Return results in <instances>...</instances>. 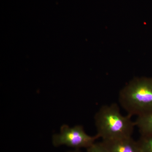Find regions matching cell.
<instances>
[{
  "label": "cell",
  "instance_id": "obj_1",
  "mask_svg": "<svg viewBox=\"0 0 152 152\" xmlns=\"http://www.w3.org/2000/svg\"><path fill=\"white\" fill-rule=\"evenodd\" d=\"M132 117L124 115L116 104L102 106L95 116L97 136L102 141L132 137L136 126Z\"/></svg>",
  "mask_w": 152,
  "mask_h": 152
},
{
  "label": "cell",
  "instance_id": "obj_2",
  "mask_svg": "<svg viewBox=\"0 0 152 152\" xmlns=\"http://www.w3.org/2000/svg\"><path fill=\"white\" fill-rule=\"evenodd\" d=\"M120 104L131 116L152 112V78H135L120 91Z\"/></svg>",
  "mask_w": 152,
  "mask_h": 152
},
{
  "label": "cell",
  "instance_id": "obj_3",
  "mask_svg": "<svg viewBox=\"0 0 152 152\" xmlns=\"http://www.w3.org/2000/svg\"><path fill=\"white\" fill-rule=\"evenodd\" d=\"M99 138L97 135L91 136L87 134L83 127L80 125L71 128L64 125L61 128L60 134L53 136L52 140L55 147L66 145L79 149L81 148H88Z\"/></svg>",
  "mask_w": 152,
  "mask_h": 152
},
{
  "label": "cell",
  "instance_id": "obj_4",
  "mask_svg": "<svg viewBox=\"0 0 152 152\" xmlns=\"http://www.w3.org/2000/svg\"><path fill=\"white\" fill-rule=\"evenodd\" d=\"M102 142L110 152H142L138 142L132 137Z\"/></svg>",
  "mask_w": 152,
  "mask_h": 152
},
{
  "label": "cell",
  "instance_id": "obj_5",
  "mask_svg": "<svg viewBox=\"0 0 152 152\" xmlns=\"http://www.w3.org/2000/svg\"><path fill=\"white\" fill-rule=\"evenodd\" d=\"M134 122L141 136L152 134V112L137 117Z\"/></svg>",
  "mask_w": 152,
  "mask_h": 152
},
{
  "label": "cell",
  "instance_id": "obj_6",
  "mask_svg": "<svg viewBox=\"0 0 152 152\" xmlns=\"http://www.w3.org/2000/svg\"><path fill=\"white\" fill-rule=\"evenodd\" d=\"M138 142L142 152H152V134L141 136Z\"/></svg>",
  "mask_w": 152,
  "mask_h": 152
},
{
  "label": "cell",
  "instance_id": "obj_7",
  "mask_svg": "<svg viewBox=\"0 0 152 152\" xmlns=\"http://www.w3.org/2000/svg\"><path fill=\"white\" fill-rule=\"evenodd\" d=\"M87 152H110L102 142H95L87 149Z\"/></svg>",
  "mask_w": 152,
  "mask_h": 152
},
{
  "label": "cell",
  "instance_id": "obj_8",
  "mask_svg": "<svg viewBox=\"0 0 152 152\" xmlns=\"http://www.w3.org/2000/svg\"><path fill=\"white\" fill-rule=\"evenodd\" d=\"M68 152H81L80 151V150L79 149H76L75 150V151H69Z\"/></svg>",
  "mask_w": 152,
  "mask_h": 152
}]
</instances>
